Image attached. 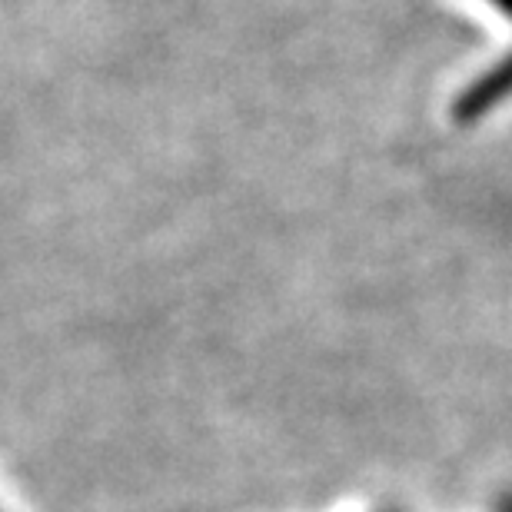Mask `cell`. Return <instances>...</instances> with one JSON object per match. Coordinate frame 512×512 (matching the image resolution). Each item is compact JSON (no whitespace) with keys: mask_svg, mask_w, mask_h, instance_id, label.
Returning a JSON list of instances; mask_svg holds the SVG:
<instances>
[{"mask_svg":"<svg viewBox=\"0 0 512 512\" xmlns=\"http://www.w3.org/2000/svg\"><path fill=\"white\" fill-rule=\"evenodd\" d=\"M489 4H493V7H499V10H503V14H506V17H512V0H489Z\"/></svg>","mask_w":512,"mask_h":512,"instance_id":"7a4b0ae2","label":"cell"},{"mask_svg":"<svg viewBox=\"0 0 512 512\" xmlns=\"http://www.w3.org/2000/svg\"><path fill=\"white\" fill-rule=\"evenodd\" d=\"M503 512H512V496L506 499V506H503Z\"/></svg>","mask_w":512,"mask_h":512,"instance_id":"3957f363","label":"cell"},{"mask_svg":"<svg viewBox=\"0 0 512 512\" xmlns=\"http://www.w3.org/2000/svg\"><path fill=\"white\" fill-rule=\"evenodd\" d=\"M509 97H512V47L496 64H489L483 74L473 77L463 87V94L456 100V117L466 120V124H476L486 114H493L499 104H506Z\"/></svg>","mask_w":512,"mask_h":512,"instance_id":"6da1fadb","label":"cell"}]
</instances>
